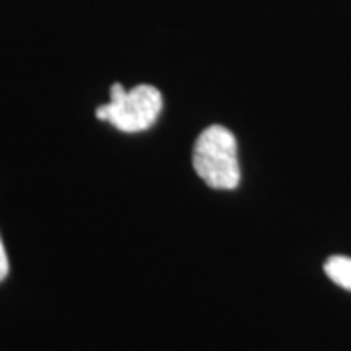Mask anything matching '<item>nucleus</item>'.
<instances>
[{
	"mask_svg": "<svg viewBox=\"0 0 351 351\" xmlns=\"http://www.w3.org/2000/svg\"><path fill=\"white\" fill-rule=\"evenodd\" d=\"M193 170L209 188H239V143L230 129L211 125L201 131L193 147Z\"/></svg>",
	"mask_w": 351,
	"mask_h": 351,
	"instance_id": "nucleus-1",
	"label": "nucleus"
},
{
	"mask_svg": "<svg viewBox=\"0 0 351 351\" xmlns=\"http://www.w3.org/2000/svg\"><path fill=\"white\" fill-rule=\"evenodd\" d=\"M110 96L112 100L96 110V117L123 133L151 129L162 112V94L151 84H138L127 90L123 84L115 82Z\"/></svg>",
	"mask_w": 351,
	"mask_h": 351,
	"instance_id": "nucleus-2",
	"label": "nucleus"
},
{
	"mask_svg": "<svg viewBox=\"0 0 351 351\" xmlns=\"http://www.w3.org/2000/svg\"><path fill=\"white\" fill-rule=\"evenodd\" d=\"M326 276L346 291H351V258L346 256H332L324 263Z\"/></svg>",
	"mask_w": 351,
	"mask_h": 351,
	"instance_id": "nucleus-3",
	"label": "nucleus"
},
{
	"mask_svg": "<svg viewBox=\"0 0 351 351\" xmlns=\"http://www.w3.org/2000/svg\"><path fill=\"white\" fill-rule=\"evenodd\" d=\"M8 269H10V265H8V256H6L4 244H2V239H0V283L6 279V276H8Z\"/></svg>",
	"mask_w": 351,
	"mask_h": 351,
	"instance_id": "nucleus-4",
	"label": "nucleus"
}]
</instances>
